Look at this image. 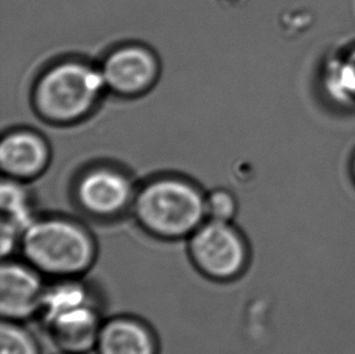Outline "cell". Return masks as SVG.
Returning a JSON list of instances; mask_svg holds the SVG:
<instances>
[{
    "instance_id": "1",
    "label": "cell",
    "mask_w": 355,
    "mask_h": 354,
    "mask_svg": "<svg viewBox=\"0 0 355 354\" xmlns=\"http://www.w3.org/2000/svg\"><path fill=\"white\" fill-rule=\"evenodd\" d=\"M19 250L24 261L42 276L73 279L95 264L96 242L76 221L50 217L34 220L24 230Z\"/></svg>"
},
{
    "instance_id": "2",
    "label": "cell",
    "mask_w": 355,
    "mask_h": 354,
    "mask_svg": "<svg viewBox=\"0 0 355 354\" xmlns=\"http://www.w3.org/2000/svg\"><path fill=\"white\" fill-rule=\"evenodd\" d=\"M134 212L139 225L160 239L189 238L205 222V196L178 178L150 182L136 194Z\"/></svg>"
},
{
    "instance_id": "3",
    "label": "cell",
    "mask_w": 355,
    "mask_h": 354,
    "mask_svg": "<svg viewBox=\"0 0 355 354\" xmlns=\"http://www.w3.org/2000/svg\"><path fill=\"white\" fill-rule=\"evenodd\" d=\"M106 87L101 71L85 63H60L39 79L34 99L40 115L48 119L67 123L80 119L96 105Z\"/></svg>"
},
{
    "instance_id": "4",
    "label": "cell",
    "mask_w": 355,
    "mask_h": 354,
    "mask_svg": "<svg viewBox=\"0 0 355 354\" xmlns=\"http://www.w3.org/2000/svg\"><path fill=\"white\" fill-rule=\"evenodd\" d=\"M188 254L202 276L230 282L239 277L248 264V246L232 222L205 221L189 238Z\"/></svg>"
},
{
    "instance_id": "5",
    "label": "cell",
    "mask_w": 355,
    "mask_h": 354,
    "mask_svg": "<svg viewBox=\"0 0 355 354\" xmlns=\"http://www.w3.org/2000/svg\"><path fill=\"white\" fill-rule=\"evenodd\" d=\"M42 274L26 261L4 260L0 268V313L3 321H24L40 312Z\"/></svg>"
},
{
    "instance_id": "6",
    "label": "cell",
    "mask_w": 355,
    "mask_h": 354,
    "mask_svg": "<svg viewBox=\"0 0 355 354\" xmlns=\"http://www.w3.org/2000/svg\"><path fill=\"white\" fill-rule=\"evenodd\" d=\"M134 193L128 177L112 169H95L85 174L77 186V199L87 214L113 217L130 205Z\"/></svg>"
},
{
    "instance_id": "7",
    "label": "cell",
    "mask_w": 355,
    "mask_h": 354,
    "mask_svg": "<svg viewBox=\"0 0 355 354\" xmlns=\"http://www.w3.org/2000/svg\"><path fill=\"white\" fill-rule=\"evenodd\" d=\"M106 87L120 95L132 96L148 89L157 77L158 65L141 47H124L106 58L101 69Z\"/></svg>"
},
{
    "instance_id": "8",
    "label": "cell",
    "mask_w": 355,
    "mask_h": 354,
    "mask_svg": "<svg viewBox=\"0 0 355 354\" xmlns=\"http://www.w3.org/2000/svg\"><path fill=\"white\" fill-rule=\"evenodd\" d=\"M45 324L55 345L64 354H87L95 350L102 326L92 303L61 312Z\"/></svg>"
},
{
    "instance_id": "9",
    "label": "cell",
    "mask_w": 355,
    "mask_h": 354,
    "mask_svg": "<svg viewBox=\"0 0 355 354\" xmlns=\"http://www.w3.org/2000/svg\"><path fill=\"white\" fill-rule=\"evenodd\" d=\"M95 351L97 354H157L158 345L144 321L119 316L102 323Z\"/></svg>"
},
{
    "instance_id": "10",
    "label": "cell",
    "mask_w": 355,
    "mask_h": 354,
    "mask_svg": "<svg viewBox=\"0 0 355 354\" xmlns=\"http://www.w3.org/2000/svg\"><path fill=\"white\" fill-rule=\"evenodd\" d=\"M48 160V146L37 134L17 131L5 136L1 141L0 164L3 171L11 177L37 176L46 167Z\"/></svg>"
},
{
    "instance_id": "11",
    "label": "cell",
    "mask_w": 355,
    "mask_h": 354,
    "mask_svg": "<svg viewBox=\"0 0 355 354\" xmlns=\"http://www.w3.org/2000/svg\"><path fill=\"white\" fill-rule=\"evenodd\" d=\"M85 303H90L87 287L76 282V278L61 279V282L53 287H45L39 313L43 316L44 321H46L61 312Z\"/></svg>"
},
{
    "instance_id": "12",
    "label": "cell",
    "mask_w": 355,
    "mask_h": 354,
    "mask_svg": "<svg viewBox=\"0 0 355 354\" xmlns=\"http://www.w3.org/2000/svg\"><path fill=\"white\" fill-rule=\"evenodd\" d=\"M322 85L329 97L338 105H354V73L346 56L327 60L322 69Z\"/></svg>"
},
{
    "instance_id": "13",
    "label": "cell",
    "mask_w": 355,
    "mask_h": 354,
    "mask_svg": "<svg viewBox=\"0 0 355 354\" xmlns=\"http://www.w3.org/2000/svg\"><path fill=\"white\" fill-rule=\"evenodd\" d=\"M0 201L3 211L1 222L14 226L24 233V230L35 220L32 215L27 193L12 182L3 183Z\"/></svg>"
},
{
    "instance_id": "14",
    "label": "cell",
    "mask_w": 355,
    "mask_h": 354,
    "mask_svg": "<svg viewBox=\"0 0 355 354\" xmlns=\"http://www.w3.org/2000/svg\"><path fill=\"white\" fill-rule=\"evenodd\" d=\"M0 354H40V348L34 336L19 321H3Z\"/></svg>"
},
{
    "instance_id": "15",
    "label": "cell",
    "mask_w": 355,
    "mask_h": 354,
    "mask_svg": "<svg viewBox=\"0 0 355 354\" xmlns=\"http://www.w3.org/2000/svg\"><path fill=\"white\" fill-rule=\"evenodd\" d=\"M207 215L210 220L232 222L236 212V201L231 192L215 189L205 196Z\"/></svg>"
},
{
    "instance_id": "16",
    "label": "cell",
    "mask_w": 355,
    "mask_h": 354,
    "mask_svg": "<svg viewBox=\"0 0 355 354\" xmlns=\"http://www.w3.org/2000/svg\"><path fill=\"white\" fill-rule=\"evenodd\" d=\"M22 232L17 230L14 226L8 225L1 222V233H0V253L3 259L9 258L10 255L14 253L15 249L19 246L21 242Z\"/></svg>"
},
{
    "instance_id": "17",
    "label": "cell",
    "mask_w": 355,
    "mask_h": 354,
    "mask_svg": "<svg viewBox=\"0 0 355 354\" xmlns=\"http://www.w3.org/2000/svg\"><path fill=\"white\" fill-rule=\"evenodd\" d=\"M347 61L349 62V66H351L352 71L354 73L355 77V49L354 50H352L351 53H348L346 56Z\"/></svg>"
},
{
    "instance_id": "18",
    "label": "cell",
    "mask_w": 355,
    "mask_h": 354,
    "mask_svg": "<svg viewBox=\"0 0 355 354\" xmlns=\"http://www.w3.org/2000/svg\"><path fill=\"white\" fill-rule=\"evenodd\" d=\"M352 170H353V176H354L355 178V158L354 160H353V167H352Z\"/></svg>"
},
{
    "instance_id": "19",
    "label": "cell",
    "mask_w": 355,
    "mask_h": 354,
    "mask_svg": "<svg viewBox=\"0 0 355 354\" xmlns=\"http://www.w3.org/2000/svg\"><path fill=\"white\" fill-rule=\"evenodd\" d=\"M63 354H64V353H63Z\"/></svg>"
}]
</instances>
